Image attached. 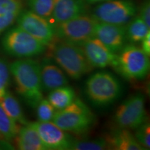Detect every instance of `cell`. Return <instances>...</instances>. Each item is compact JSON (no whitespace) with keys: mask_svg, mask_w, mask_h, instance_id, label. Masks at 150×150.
I'll return each mask as SVG.
<instances>
[{"mask_svg":"<svg viewBox=\"0 0 150 150\" xmlns=\"http://www.w3.org/2000/svg\"><path fill=\"white\" fill-rule=\"evenodd\" d=\"M85 0H54L52 16L56 24L85 13Z\"/></svg>","mask_w":150,"mask_h":150,"instance_id":"9a60e30c","label":"cell"},{"mask_svg":"<svg viewBox=\"0 0 150 150\" xmlns=\"http://www.w3.org/2000/svg\"><path fill=\"white\" fill-rule=\"evenodd\" d=\"M145 97L136 94L120 105L116 110L114 120L118 127L136 129L147 120Z\"/></svg>","mask_w":150,"mask_h":150,"instance_id":"9c48e42d","label":"cell"},{"mask_svg":"<svg viewBox=\"0 0 150 150\" xmlns=\"http://www.w3.org/2000/svg\"><path fill=\"white\" fill-rule=\"evenodd\" d=\"M37 116L38 121L50 122L52 121L56 109L50 104L47 99H42L36 106Z\"/></svg>","mask_w":150,"mask_h":150,"instance_id":"cb8c5ba5","label":"cell"},{"mask_svg":"<svg viewBox=\"0 0 150 150\" xmlns=\"http://www.w3.org/2000/svg\"><path fill=\"white\" fill-rule=\"evenodd\" d=\"M108 149L105 138L91 140H74L70 150H102Z\"/></svg>","mask_w":150,"mask_h":150,"instance_id":"603a6c76","label":"cell"},{"mask_svg":"<svg viewBox=\"0 0 150 150\" xmlns=\"http://www.w3.org/2000/svg\"><path fill=\"white\" fill-rule=\"evenodd\" d=\"M137 11L131 0H110L96 6L93 17L98 22L125 25L134 18Z\"/></svg>","mask_w":150,"mask_h":150,"instance_id":"ba28073f","label":"cell"},{"mask_svg":"<svg viewBox=\"0 0 150 150\" xmlns=\"http://www.w3.org/2000/svg\"><path fill=\"white\" fill-rule=\"evenodd\" d=\"M98 22L93 16L83 14L56 25V38L79 45L95 37Z\"/></svg>","mask_w":150,"mask_h":150,"instance_id":"52a82bcc","label":"cell"},{"mask_svg":"<svg viewBox=\"0 0 150 150\" xmlns=\"http://www.w3.org/2000/svg\"><path fill=\"white\" fill-rule=\"evenodd\" d=\"M108 149L115 150H144L135 136L127 129L117 127L105 138Z\"/></svg>","mask_w":150,"mask_h":150,"instance_id":"2e32d148","label":"cell"},{"mask_svg":"<svg viewBox=\"0 0 150 150\" xmlns=\"http://www.w3.org/2000/svg\"><path fill=\"white\" fill-rule=\"evenodd\" d=\"M75 98L74 90L71 87L65 86L50 91L47 100L56 110H59L67 107Z\"/></svg>","mask_w":150,"mask_h":150,"instance_id":"d6986e66","label":"cell"},{"mask_svg":"<svg viewBox=\"0 0 150 150\" xmlns=\"http://www.w3.org/2000/svg\"><path fill=\"white\" fill-rule=\"evenodd\" d=\"M135 138L145 149L150 147V125L147 120L136 128Z\"/></svg>","mask_w":150,"mask_h":150,"instance_id":"d4e9b609","label":"cell"},{"mask_svg":"<svg viewBox=\"0 0 150 150\" xmlns=\"http://www.w3.org/2000/svg\"><path fill=\"white\" fill-rule=\"evenodd\" d=\"M3 51L18 59L31 58L42 54L46 46L19 27L9 29L1 40Z\"/></svg>","mask_w":150,"mask_h":150,"instance_id":"5b68a950","label":"cell"},{"mask_svg":"<svg viewBox=\"0 0 150 150\" xmlns=\"http://www.w3.org/2000/svg\"><path fill=\"white\" fill-rule=\"evenodd\" d=\"M95 120L91 109L81 100L75 98L67 107L56 110L52 122L66 132L81 134L88 131Z\"/></svg>","mask_w":150,"mask_h":150,"instance_id":"3957f363","label":"cell"},{"mask_svg":"<svg viewBox=\"0 0 150 150\" xmlns=\"http://www.w3.org/2000/svg\"><path fill=\"white\" fill-rule=\"evenodd\" d=\"M149 56L133 44L126 45L117 54L113 68L130 80L143 79L149 71Z\"/></svg>","mask_w":150,"mask_h":150,"instance_id":"277c9868","label":"cell"},{"mask_svg":"<svg viewBox=\"0 0 150 150\" xmlns=\"http://www.w3.org/2000/svg\"><path fill=\"white\" fill-rule=\"evenodd\" d=\"M149 33V27L139 16L131 19L126 26L127 40L132 43L140 42Z\"/></svg>","mask_w":150,"mask_h":150,"instance_id":"ffe728a7","label":"cell"},{"mask_svg":"<svg viewBox=\"0 0 150 150\" xmlns=\"http://www.w3.org/2000/svg\"><path fill=\"white\" fill-rule=\"evenodd\" d=\"M95 37L113 53H118L126 43V26L98 22L95 27Z\"/></svg>","mask_w":150,"mask_h":150,"instance_id":"4fadbf2b","label":"cell"},{"mask_svg":"<svg viewBox=\"0 0 150 150\" xmlns=\"http://www.w3.org/2000/svg\"><path fill=\"white\" fill-rule=\"evenodd\" d=\"M139 17L145 22L147 27L150 28V4L149 1H146L142 4Z\"/></svg>","mask_w":150,"mask_h":150,"instance_id":"f1b7e54d","label":"cell"},{"mask_svg":"<svg viewBox=\"0 0 150 150\" xmlns=\"http://www.w3.org/2000/svg\"><path fill=\"white\" fill-rule=\"evenodd\" d=\"M49 47L52 59L72 79H79L94 68L77 45L55 39Z\"/></svg>","mask_w":150,"mask_h":150,"instance_id":"7a4b0ae2","label":"cell"},{"mask_svg":"<svg viewBox=\"0 0 150 150\" xmlns=\"http://www.w3.org/2000/svg\"><path fill=\"white\" fill-rule=\"evenodd\" d=\"M19 14H0V35L6 31L16 21Z\"/></svg>","mask_w":150,"mask_h":150,"instance_id":"83f0119b","label":"cell"},{"mask_svg":"<svg viewBox=\"0 0 150 150\" xmlns=\"http://www.w3.org/2000/svg\"><path fill=\"white\" fill-rule=\"evenodd\" d=\"M18 27L42 43L49 46L56 39V25L47 19L34 13L31 11H22L16 20Z\"/></svg>","mask_w":150,"mask_h":150,"instance_id":"30bf717a","label":"cell"},{"mask_svg":"<svg viewBox=\"0 0 150 150\" xmlns=\"http://www.w3.org/2000/svg\"><path fill=\"white\" fill-rule=\"evenodd\" d=\"M20 127L0 105V140L9 142L16 138Z\"/></svg>","mask_w":150,"mask_h":150,"instance_id":"44dd1931","label":"cell"},{"mask_svg":"<svg viewBox=\"0 0 150 150\" xmlns=\"http://www.w3.org/2000/svg\"><path fill=\"white\" fill-rule=\"evenodd\" d=\"M16 138L17 147L20 150H46L31 122L22 125L19 129Z\"/></svg>","mask_w":150,"mask_h":150,"instance_id":"e0dca14e","label":"cell"},{"mask_svg":"<svg viewBox=\"0 0 150 150\" xmlns=\"http://www.w3.org/2000/svg\"><path fill=\"white\" fill-rule=\"evenodd\" d=\"M142 42V50L148 56L150 55V33L146 35L141 40Z\"/></svg>","mask_w":150,"mask_h":150,"instance_id":"f546056e","label":"cell"},{"mask_svg":"<svg viewBox=\"0 0 150 150\" xmlns=\"http://www.w3.org/2000/svg\"><path fill=\"white\" fill-rule=\"evenodd\" d=\"M30 11L43 18H50L53 12L54 0H27Z\"/></svg>","mask_w":150,"mask_h":150,"instance_id":"7402d4cb","label":"cell"},{"mask_svg":"<svg viewBox=\"0 0 150 150\" xmlns=\"http://www.w3.org/2000/svg\"><path fill=\"white\" fill-rule=\"evenodd\" d=\"M0 105L7 115L17 124L24 125L29 123L18 99L8 91L0 97Z\"/></svg>","mask_w":150,"mask_h":150,"instance_id":"ac0fdd59","label":"cell"},{"mask_svg":"<svg viewBox=\"0 0 150 150\" xmlns=\"http://www.w3.org/2000/svg\"><path fill=\"white\" fill-rule=\"evenodd\" d=\"M122 92L120 82L107 72H98L92 75L86 83V93L97 106H107L117 100Z\"/></svg>","mask_w":150,"mask_h":150,"instance_id":"8992f818","label":"cell"},{"mask_svg":"<svg viewBox=\"0 0 150 150\" xmlns=\"http://www.w3.org/2000/svg\"><path fill=\"white\" fill-rule=\"evenodd\" d=\"M90 2L95 3V2H101V1H110V0H88Z\"/></svg>","mask_w":150,"mask_h":150,"instance_id":"4dcf8cb0","label":"cell"},{"mask_svg":"<svg viewBox=\"0 0 150 150\" xmlns=\"http://www.w3.org/2000/svg\"><path fill=\"white\" fill-rule=\"evenodd\" d=\"M40 78L42 91L50 92L68 84L63 70L48 59H44L40 63Z\"/></svg>","mask_w":150,"mask_h":150,"instance_id":"5bb4252c","label":"cell"},{"mask_svg":"<svg viewBox=\"0 0 150 150\" xmlns=\"http://www.w3.org/2000/svg\"><path fill=\"white\" fill-rule=\"evenodd\" d=\"M79 46L93 67L104 68L115 66L117 54L110 51L97 38H92Z\"/></svg>","mask_w":150,"mask_h":150,"instance_id":"7c38bea8","label":"cell"},{"mask_svg":"<svg viewBox=\"0 0 150 150\" xmlns=\"http://www.w3.org/2000/svg\"><path fill=\"white\" fill-rule=\"evenodd\" d=\"M11 72L6 61L0 58V97L8 91Z\"/></svg>","mask_w":150,"mask_h":150,"instance_id":"4316f807","label":"cell"},{"mask_svg":"<svg viewBox=\"0 0 150 150\" xmlns=\"http://www.w3.org/2000/svg\"><path fill=\"white\" fill-rule=\"evenodd\" d=\"M36 129L46 150L70 149L74 138L53 122H31Z\"/></svg>","mask_w":150,"mask_h":150,"instance_id":"8fae6325","label":"cell"},{"mask_svg":"<svg viewBox=\"0 0 150 150\" xmlns=\"http://www.w3.org/2000/svg\"><path fill=\"white\" fill-rule=\"evenodd\" d=\"M16 90L30 107L35 108L42 99L40 63L31 58L20 59L9 65Z\"/></svg>","mask_w":150,"mask_h":150,"instance_id":"6da1fadb","label":"cell"},{"mask_svg":"<svg viewBox=\"0 0 150 150\" xmlns=\"http://www.w3.org/2000/svg\"><path fill=\"white\" fill-rule=\"evenodd\" d=\"M23 8V0H0V14H20Z\"/></svg>","mask_w":150,"mask_h":150,"instance_id":"484cf974","label":"cell"}]
</instances>
